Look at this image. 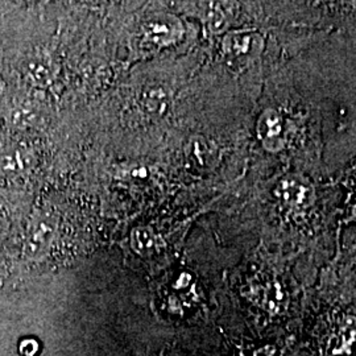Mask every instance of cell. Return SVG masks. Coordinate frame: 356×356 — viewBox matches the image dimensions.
<instances>
[{
  "instance_id": "obj_1",
  "label": "cell",
  "mask_w": 356,
  "mask_h": 356,
  "mask_svg": "<svg viewBox=\"0 0 356 356\" xmlns=\"http://www.w3.org/2000/svg\"><path fill=\"white\" fill-rule=\"evenodd\" d=\"M277 197L292 207H307L313 202L314 191L310 184L297 177L285 178L276 189Z\"/></svg>"
},
{
  "instance_id": "obj_2",
  "label": "cell",
  "mask_w": 356,
  "mask_h": 356,
  "mask_svg": "<svg viewBox=\"0 0 356 356\" xmlns=\"http://www.w3.org/2000/svg\"><path fill=\"white\" fill-rule=\"evenodd\" d=\"M257 134L268 151L276 152L282 147V119L275 110H267L260 116Z\"/></svg>"
},
{
  "instance_id": "obj_3",
  "label": "cell",
  "mask_w": 356,
  "mask_h": 356,
  "mask_svg": "<svg viewBox=\"0 0 356 356\" xmlns=\"http://www.w3.org/2000/svg\"><path fill=\"white\" fill-rule=\"evenodd\" d=\"M169 103V97L161 86H151L144 91L141 104L144 110L151 115H161L165 113Z\"/></svg>"
},
{
  "instance_id": "obj_4",
  "label": "cell",
  "mask_w": 356,
  "mask_h": 356,
  "mask_svg": "<svg viewBox=\"0 0 356 356\" xmlns=\"http://www.w3.org/2000/svg\"><path fill=\"white\" fill-rule=\"evenodd\" d=\"M214 148L210 144V141L206 140L204 138H193L189 147H188V156L191 157L193 164L198 166H206L210 164L213 159Z\"/></svg>"
},
{
  "instance_id": "obj_5",
  "label": "cell",
  "mask_w": 356,
  "mask_h": 356,
  "mask_svg": "<svg viewBox=\"0 0 356 356\" xmlns=\"http://www.w3.org/2000/svg\"><path fill=\"white\" fill-rule=\"evenodd\" d=\"M131 245L135 252L139 254H152L156 248V236L152 229L147 227H139L134 229L131 235Z\"/></svg>"
},
{
  "instance_id": "obj_6",
  "label": "cell",
  "mask_w": 356,
  "mask_h": 356,
  "mask_svg": "<svg viewBox=\"0 0 356 356\" xmlns=\"http://www.w3.org/2000/svg\"><path fill=\"white\" fill-rule=\"evenodd\" d=\"M252 41L254 38L250 35L235 33L226 40V48L234 56H244V54H248Z\"/></svg>"
},
{
  "instance_id": "obj_7",
  "label": "cell",
  "mask_w": 356,
  "mask_h": 356,
  "mask_svg": "<svg viewBox=\"0 0 356 356\" xmlns=\"http://www.w3.org/2000/svg\"><path fill=\"white\" fill-rule=\"evenodd\" d=\"M209 26L214 32H220L227 24V15L219 6H211L206 13Z\"/></svg>"
},
{
  "instance_id": "obj_8",
  "label": "cell",
  "mask_w": 356,
  "mask_h": 356,
  "mask_svg": "<svg viewBox=\"0 0 356 356\" xmlns=\"http://www.w3.org/2000/svg\"><path fill=\"white\" fill-rule=\"evenodd\" d=\"M239 356H281V351L273 344H260L256 347H247Z\"/></svg>"
},
{
  "instance_id": "obj_9",
  "label": "cell",
  "mask_w": 356,
  "mask_h": 356,
  "mask_svg": "<svg viewBox=\"0 0 356 356\" xmlns=\"http://www.w3.org/2000/svg\"><path fill=\"white\" fill-rule=\"evenodd\" d=\"M168 24L165 23H161V22H157V23H152L149 24L147 31H148V38L152 40L154 42H164L165 40H169L170 36V29L168 28Z\"/></svg>"
}]
</instances>
